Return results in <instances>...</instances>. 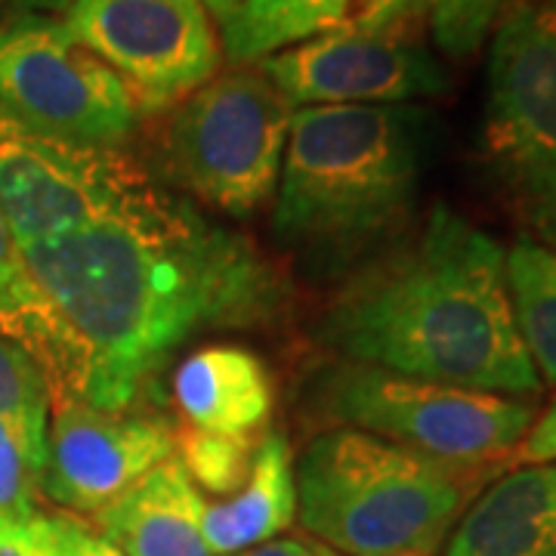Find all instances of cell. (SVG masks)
<instances>
[{
	"label": "cell",
	"instance_id": "cell-1",
	"mask_svg": "<svg viewBox=\"0 0 556 556\" xmlns=\"http://www.w3.org/2000/svg\"><path fill=\"white\" fill-rule=\"evenodd\" d=\"M20 254L78 353V399L100 412L159 396L164 365L201 334L266 331L291 313L276 263L161 179Z\"/></svg>",
	"mask_w": 556,
	"mask_h": 556
},
{
	"label": "cell",
	"instance_id": "cell-2",
	"mask_svg": "<svg viewBox=\"0 0 556 556\" xmlns=\"http://www.w3.org/2000/svg\"><path fill=\"white\" fill-rule=\"evenodd\" d=\"M316 338L343 362L393 375L507 399L541 393L514 318L507 248L442 204L343 278Z\"/></svg>",
	"mask_w": 556,
	"mask_h": 556
},
{
	"label": "cell",
	"instance_id": "cell-3",
	"mask_svg": "<svg viewBox=\"0 0 556 556\" xmlns=\"http://www.w3.org/2000/svg\"><path fill=\"white\" fill-rule=\"evenodd\" d=\"M437 115L424 105L294 109L273 207L276 241L318 278H346L408 232Z\"/></svg>",
	"mask_w": 556,
	"mask_h": 556
},
{
	"label": "cell",
	"instance_id": "cell-4",
	"mask_svg": "<svg viewBox=\"0 0 556 556\" xmlns=\"http://www.w3.org/2000/svg\"><path fill=\"white\" fill-rule=\"evenodd\" d=\"M504 470L331 427L309 439L294 460L298 519L313 541L340 556H433Z\"/></svg>",
	"mask_w": 556,
	"mask_h": 556
},
{
	"label": "cell",
	"instance_id": "cell-5",
	"mask_svg": "<svg viewBox=\"0 0 556 556\" xmlns=\"http://www.w3.org/2000/svg\"><path fill=\"white\" fill-rule=\"evenodd\" d=\"M306 408L334 427H350L457 464L510 467L535 408L507 399L393 375L358 362L318 365L303 387Z\"/></svg>",
	"mask_w": 556,
	"mask_h": 556
},
{
	"label": "cell",
	"instance_id": "cell-6",
	"mask_svg": "<svg viewBox=\"0 0 556 556\" xmlns=\"http://www.w3.org/2000/svg\"><path fill=\"white\" fill-rule=\"evenodd\" d=\"M485 43V170L522 239L556 248V0L514 7Z\"/></svg>",
	"mask_w": 556,
	"mask_h": 556
},
{
	"label": "cell",
	"instance_id": "cell-7",
	"mask_svg": "<svg viewBox=\"0 0 556 556\" xmlns=\"http://www.w3.org/2000/svg\"><path fill=\"white\" fill-rule=\"evenodd\" d=\"M294 105L260 65L219 72L167 109L155 152L161 170L226 217H251L276 195Z\"/></svg>",
	"mask_w": 556,
	"mask_h": 556
},
{
	"label": "cell",
	"instance_id": "cell-8",
	"mask_svg": "<svg viewBox=\"0 0 556 556\" xmlns=\"http://www.w3.org/2000/svg\"><path fill=\"white\" fill-rule=\"evenodd\" d=\"M0 109L47 137L124 149L137 102L56 16L0 13Z\"/></svg>",
	"mask_w": 556,
	"mask_h": 556
},
{
	"label": "cell",
	"instance_id": "cell-9",
	"mask_svg": "<svg viewBox=\"0 0 556 556\" xmlns=\"http://www.w3.org/2000/svg\"><path fill=\"white\" fill-rule=\"evenodd\" d=\"M62 25L127 87L139 115H161L223 68V43L201 0H75Z\"/></svg>",
	"mask_w": 556,
	"mask_h": 556
},
{
	"label": "cell",
	"instance_id": "cell-10",
	"mask_svg": "<svg viewBox=\"0 0 556 556\" xmlns=\"http://www.w3.org/2000/svg\"><path fill=\"white\" fill-rule=\"evenodd\" d=\"M155 182L124 149L47 137L0 109V204L20 251L112 214Z\"/></svg>",
	"mask_w": 556,
	"mask_h": 556
},
{
	"label": "cell",
	"instance_id": "cell-11",
	"mask_svg": "<svg viewBox=\"0 0 556 556\" xmlns=\"http://www.w3.org/2000/svg\"><path fill=\"white\" fill-rule=\"evenodd\" d=\"M294 109L412 105L448 90V72L417 31H338L257 62Z\"/></svg>",
	"mask_w": 556,
	"mask_h": 556
},
{
	"label": "cell",
	"instance_id": "cell-12",
	"mask_svg": "<svg viewBox=\"0 0 556 556\" xmlns=\"http://www.w3.org/2000/svg\"><path fill=\"white\" fill-rule=\"evenodd\" d=\"M177 452V430L155 415L100 412L53 396L40 495L62 514L97 517Z\"/></svg>",
	"mask_w": 556,
	"mask_h": 556
},
{
	"label": "cell",
	"instance_id": "cell-13",
	"mask_svg": "<svg viewBox=\"0 0 556 556\" xmlns=\"http://www.w3.org/2000/svg\"><path fill=\"white\" fill-rule=\"evenodd\" d=\"M223 62L257 65L303 40L338 31H420L424 0H241L223 20Z\"/></svg>",
	"mask_w": 556,
	"mask_h": 556
},
{
	"label": "cell",
	"instance_id": "cell-14",
	"mask_svg": "<svg viewBox=\"0 0 556 556\" xmlns=\"http://www.w3.org/2000/svg\"><path fill=\"white\" fill-rule=\"evenodd\" d=\"M170 387L182 427L217 437H260L276 412L269 365L232 343H211L179 358Z\"/></svg>",
	"mask_w": 556,
	"mask_h": 556
},
{
	"label": "cell",
	"instance_id": "cell-15",
	"mask_svg": "<svg viewBox=\"0 0 556 556\" xmlns=\"http://www.w3.org/2000/svg\"><path fill=\"white\" fill-rule=\"evenodd\" d=\"M445 556H556V460L492 479L457 519Z\"/></svg>",
	"mask_w": 556,
	"mask_h": 556
},
{
	"label": "cell",
	"instance_id": "cell-16",
	"mask_svg": "<svg viewBox=\"0 0 556 556\" xmlns=\"http://www.w3.org/2000/svg\"><path fill=\"white\" fill-rule=\"evenodd\" d=\"M199 501L201 535L217 556H239L281 538L298 519L294 455L281 430L257 439L251 470L236 492L217 501Z\"/></svg>",
	"mask_w": 556,
	"mask_h": 556
},
{
	"label": "cell",
	"instance_id": "cell-17",
	"mask_svg": "<svg viewBox=\"0 0 556 556\" xmlns=\"http://www.w3.org/2000/svg\"><path fill=\"white\" fill-rule=\"evenodd\" d=\"M90 522L124 556H217L201 535L195 489L177 455L146 473Z\"/></svg>",
	"mask_w": 556,
	"mask_h": 556
},
{
	"label": "cell",
	"instance_id": "cell-18",
	"mask_svg": "<svg viewBox=\"0 0 556 556\" xmlns=\"http://www.w3.org/2000/svg\"><path fill=\"white\" fill-rule=\"evenodd\" d=\"M0 340H13L38 358L53 383V396H75L80 387V358L60 318L40 298L22 263L16 239L0 204Z\"/></svg>",
	"mask_w": 556,
	"mask_h": 556
},
{
	"label": "cell",
	"instance_id": "cell-19",
	"mask_svg": "<svg viewBox=\"0 0 556 556\" xmlns=\"http://www.w3.org/2000/svg\"><path fill=\"white\" fill-rule=\"evenodd\" d=\"M507 288L522 346L538 378L556 390V248L514 241L507 248Z\"/></svg>",
	"mask_w": 556,
	"mask_h": 556
},
{
	"label": "cell",
	"instance_id": "cell-20",
	"mask_svg": "<svg viewBox=\"0 0 556 556\" xmlns=\"http://www.w3.org/2000/svg\"><path fill=\"white\" fill-rule=\"evenodd\" d=\"M53 412V383L43 365L13 340H0V420L43 464L47 427Z\"/></svg>",
	"mask_w": 556,
	"mask_h": 556
},
{
	"label": "cell",
	"instance_id": "cell-21",
	"mask_svg": "<svg viewBox=\"0 0 556 556\" xmlns=\"http://www.w3.org/2000/svg\"><path fill=\"white\" fill-rule=\"evenodd\" d=\"M260 437H217L195 427H179L177 460L195 495L201 501H217L236 492L251 470Z\"/></svg>",
	"mask_w": 556,
	"mask_h": 556
},
{
	"label": "cell",
	"instance_id": "cell-22",
	"mask_svg": "<svg viewBox=\"0 0 556 556\" xmlns=\"http://www.w3.org/2000/svg\"><path fill=\"white\" fill-rule=\"evenodd\" d=\"M535 0H424V25L439 50L452 60H467L495 31L514 7Z\"/></svg>",
	"mask_w": 556,
	"mask_h": 556
},
{
	"label": "cell",
	"instance_id": "cell-23",
	"mask_svg": "<svg viewBox=\"0 0 556 556\" xmlns=\"http://www.w3.org/2000/svg\"><path fill=\"white\" fill-rule=\"evenodd\" d=\"M40 473L43 464L0 420V519H25L38 514Z\"/></svg>",
	"mask_w": 556,
	"mask_h": 556
},
{
	"label": "cell",
	"instance_id": "cell-24",
	"mask_svg": "<svg viewBox=\"0 0 556 556\" xmlns=\"http://www.w3.org/2000/svg\"><path fill=\"white\" fill-rule=\"evenodd\" d=\"M0 556H72L60 510L0 519Z\"/></svg>",
	"mask_w": 556,
	"mask_h": 556
},
{
	"label": "cell",
	"instance_id": "cell-25",
	"mask_svg": "<svg viewBox=\"0 0 556 556\" xmlns=\"http://www.w3.org/2000/svg\"><path fill=\"white\" fill-rule=\"evenodd\" d=\"M556 460V402L544 412L535 415L532 427L526 439L519 442V448L514 452L510 467H522V464H554Z\"/></svg>",
	"mask_w": 556,
	"mask_h": 556
},
{
	"label": "cell",
	"instance_id": "cell-26",
	"mask_svg": "<svg viewBox=\"0 0 556 556\" xmlns=\"http://www.w3.org/2000/svg\"><path fill=\"white\" fill-rule=\"evenodd\" d=\"M60 519H62V529H65V541H68V551L72 556H124L109 541V538L102 535L100 529L90 522V519L84 517H75V514H62L60 510Z\"/></svg>",
	"mask_w": 556,
	"mask_h": 556
},
{
	"label": "cell",
	"instance_id": "cell-27",
	"mask_svg": "<svg viewBox=\"0 0 556 556\" xmlns=\"http://www.w3.org/2000/svg\"><path fill=\"white\" fill-rule=\"evenodd\" d=\"M239 556H338L334 551H328L325 544H318L313 538H276L266 541L254 551H244Z\"/></svg>",
	"mask_w": 556,
	"mask_h": 556
},
{
	"label": "cell",
	"instance_id": "cell-28",
	"mask_svg": "<svg viewBox=\"0 0 556 556\" xmlns=\"http://www.w3.org/2000/svg\"><path fill=\"white\" fill-rule=\"evenodd\" d=\"M75 0H0V13H28V16H62Z\"/></svg>",
	"mask_w": 556,
	"mask_h": 556
},
{
	"label": "cell",
	"instance_id": "cell-29",
	"mask_svg": "<svg viewBox=\"0 0 556 556\" xmlns=\"http://www.w3.org/2000/svg\"><path fill=\"white\" fill-rule=\"evenodd\" d=\"M201 3H204V7L211 10V16H214V22L219 25V22L232 16V10L239 7L241 0H201Z\"/></svg>",
	"mask_w": 556,
	"mask_h": 556
},
{
	"label": "cell",
	"instance_id": "cell-30",
	"mask_svg": "<svg viewBox=\"0 0 556 556\" xmlns=\"http://www.w3.org/2000/svg\"><path fill=\"white\" fill-rule=\"evenodd\" d=\"M340 556V554H338ZM393 556H427V554H393Z\"/></svg>",
	"mask_w": 556,
	"mask_h": 556
}]
</instances>
